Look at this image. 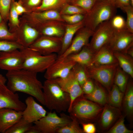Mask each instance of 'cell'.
I'll use <instances>...</instances> for the list:
<instances>
[{
  "mask_svg": "<svg viewBox=\"0 0 133 133\" xmlns=\"http://www.w3.org/2000/svg\"><path fill=\"white\" fill-rule=\"evenodd\" d=\"M37 73L24 69L7 71V86L14 93L19 92L34 97L45 105L43 84L38 79Z\"/></svg>",
  "mask_w": 133,
  "mask_h": 133,
  "instance_id": "1",
  "label": "cell"
},
{
  "mask_svg": "<svg viewBox=\"0 0 133 133\" xmlns=\"http://www.w3.org/2000/svg\"><path fill=\"white\" fill-rule=\"evenodd\" d=\"M42 89L45 106L48 109L59 113L68 110L71 102L69 95L55 81L46 80Z\"/></svg>",
  "mask_w": 133,
  "mask_h": 133,
  "instance_id": "2",
  "label": "cell"
},
{
  "mask_svg": "<svg viewBox=\"0 0 133 133\" xmlns=\"http://www.w3.org/2000/svg\"><path fill=\"white\" fill-rule=\"evenodd\" d=\"M116 8L114 3L96 1L91 10L85 14L84 26L94 31L100 24L110 20L116 15Z\"/></svg>",
  "mask_w": 133,
  "mask_h": 133,
  "instance_id": "3",
  "label": "cell"
},
{
  "mask_svg": "<svg viewBox=\"0 0 133 133\" xmlns=\"http://www.w3.org/2000/svg\"><path fill=\"white\" fill-rule=\"evenodd\" d=\"M83 95L76 99L68 110L70 117L81 124L93 119L102 110L98 105L86 99Z\"/></svg>",
  "mask_w": 133,
  "mask_h": 133,
  "instance_id": "4",
  "label": "cell"
},
{
  "mask_svg": "<svg viewBox=\"0 0 133 133\" xmlns=\"http://www.w3.org/2000/svg\"><path fill=\"white\" fill-rule=\"evenodd\" d=\"M21 50L24 58L22 68L37 73L45 71L58 57L56 53L43 55L29 47Z\"/></svg>",
  "mask_w": 133,
  "mask_h": 133,
  "instance_id": "5",
  "label": "cell"
},
{
  "mask_svg": "<svg viewBox=\"0 0 133 133\" xmlns=\"http://www.w3.org/2000/svg\"><path fill=\"white\" fill-rule=\"evenodd\" d=\"M118 63L100 65L85 66L88 78L93 79L108 89L112 85Z\"/></svg>",
  "mask_w": 133,
  "mask_h": 133,
  "instance_id": "6",
  "label": "cell"
},
{
  "mask_svg": "<svg viewBox=\"0 0 133 133\" xmlns=\"http://www.w3.org/2000/svg\"><path fill=\"white\" fill-rule=\"evenodd\" d=\"M58 116L55 111L48 112L46 115L33 123L41 133H55L58 129L69 124L72 119L64 113Z\"/></svg>",
  "mask_w": 133,
  "mask_h": 133,
  "instance_id": "7",
  "label": "cell"
},
{
  "mask_svg": "<svg viewBox=\"0 0 133 133\" xmlns=\"http://www.w3.org/2000/svg\"><path fill=\"white\" fill-rule=\"evenodd\" d=\"M114 32L110 20L103 22L97 27L94 31L88 45L94 54L108 43Z\"/></svg>",
  "mask_w": 133,
  "mask_h": 133,
  "instance_id": "8",
  "label": "cell"
},
{
  "mask_svg": "<svg viewBox=\"0 0 133 133\" xmlns=\"http://www.w3.org/2000/svg\"><path fill=\"white\" fill-rule=\"evenodd\" d=\"M19 27L13 33L16 41L23 48H28L40 36L37 30L25 19L19 18Z\"/></svg>",
  "mask_w": 133,
  "mask_h": 133,
  "instance_id": "9",
  "label": "cell"
},
{
  "mask_svg": "<svg viewBox=\"0 0 133 133\" xmlns=\"http://www.w3.org/2000/svg\"><path fill=\"white\" fill-rule=\"evenodd\" d=\"M62 38L40 36L29 47L43 55L58 54L61 49Z\"/></svg>",
  "mask_w": 133,
  "mask_h": 133,
  "instance_id": "10",
  "label": "cell"
},
{
  "mask_svg": "<svg viewBox=\"0 0 133 133\" xmlns=\"http://www.w3.org/2000/svg\"><path fill=\"white\" fill-rule=\"evenodd\" d=\"M76 63L67 58H57L45 71L44 77L47 80H55L66 77Z\"/></svg>",
  "mask_w": 133,
  "mask_h": 133,
  "instance_id": "11",
  "label": "cell"
},
{
  "mask_svg": "<svg viewBox=\"0 0 133 133\" xmlns=\"http://www.w3.org/2000/svg\"><path fill=\"white\" fill-rule=\"evenodd\" d=\"M24 60L21 49L0 52V69L7 71L22 69Z\"/></svg>",
  "mask_w": 133,
  "mask_h": 133,
  "instance_id": "12",
  "label": "cell"
},
{
  "mask_svg": "<svg viewBox=\"0 0 133 133\" xmlns=\"http://www.w3.org/2000/svg\"><path fill=\"white\" fill-rule=\"evenodd\" d=\"M106 45L113 52L126 53L127 50L133 46V33L127 29L114 31L111 38Z\"/></svg>",
  "mask_w": 133,
  "mask_h": 133,
  "instance_id": "13",
  "label": "cell"
},
{
  "mask_svg": "<svg viewBox=\"0 0 133 133\" xmlns=\"http://www.w3.org/2000/svg\"><path fill=\"white\" fill-rule=\"evenodd\" d=\"M26 20L37 30L40 36L62 38L64 35L66 24L65 22L51 20L35 22Z\"/></svg>",
  "mask_w": 133,
  "mask_h": 133,
  "instance_id": "14",
  "label": "cell"
},
{
  "mask_svg": "<svg viewBox=\"0 0 133 133\" xmlns=\"http://www.w3.org/2000/svg\"><path fill=\"white\" fill-rule=\"evenodd\" d=\"M93 33V31L86 27L81 28L76 33L69 47L63 54L58 56L57 58H65L79 51L83 47L89 44V39Z\"/></svg>",
  "mask_w": 133,
  "mask_h": 133,
  "instance_id": "15",
  "label": "cell"
},
{
  "mask_svg": "<svg viewBox=\"0 0 133 133\" xmlns=\"http://www.w3.org/2000/svg\"><path fill=\"white\" fill-rule=\"evenodd\" d=\"M26 107L17 93L11 90L5 84L0 85V109L8 108L23 111Z\"/></svg>",
  "mask_w": 133,
  "mask_h": 133,
  "instance_id": "16",
  "label": "cell"
},
{
  "mask_svg": "<svg viewBox=\"0 0 133 133\" xmlns=\"http://www.w3.org/2000/svg\"><path fill=\"white\" fill-rule=\"evenodd\" d=\"M53 80L55 81L63 90L69 95L71 102L69 109L76 99L84 94L72 69L66 77Z\"/></svg>",
  "mask_w": 133,
  "mask_h": 133,
  "instance_id": "17",
  "label": "cell"
},
{
  "mask_svg": "<svg viewBox=\"0 0 133 133\" xmlns=\"http://www.w3.org/2000/svg\"><path fill=\"white\" fill-rule=\"evenodd\" d=\"M26 107L22 111V117L30 123H33L45 116L47 112L32 96L25 100Z\"/></svg>",
  "mask_w": 133,
  "mask_h": 133,
  "instance_id": "18",
  "label": "cell"
},
{
  "mask_svg": "<svg viewBox=\"0 0 133 133\" xmlns=\"http://www.w3.org/2000/svg\"><path fill=\"white\" fill-rule=\"evenodd\" d=\"M22 117V111L8 108L0 109V133L6 131Z\"/></svg>",
  "mask_w": 133,
  "mask_h": 133,
  "instance_id": "19",
  "label": "cell"
},
{
  "mask_svg": "<svg viewBox=\"0 0 133 133\" xmlns=\"http://www.w3.org/2000/svg\"><path fill=\"white\" fill-rule=\"evenodd\" d=\"M21 17L25 19L35 22H41L51 20L64 22L59 12L56 10H50L40 12H26Z\"/></svg>",
  "mask_w": 133,
  "mask_h": 133,
  "instance_id": "20",
  "label": "cell"
},
{
  "mask_svg": "<svg viewBox=\"0 0 133 133\" xmlns=\"http://www.w3.org/2000/svg\"><path fill=\"white\" fill-rule=\"evenodd\" d=\"M118 63L113 52L105 45L96 53L88 66L91 65H108Z\"/></svg>",
  "mask_w": 133,
  "mask_h": 133,
  "instance_id": "21",
  "label": "cell"
},
{
  "mask_svg": "<svg viewBox=\"0 0 133 133\" xmlns=\"http://www.w3.org/2000/svg\"><path fill=\"white\" fill-rule=\"evenodd\" d=\"M84 26L83 20L78 23L73 24L66 23L64 35L62 38L61 50L58 56L64 52L69 46L76 33Z\"/></svg>",
  "mask_w": 133,
  "mask_h": 133,
  "instance_id": "22",
  "label": "cell"
},
{
  "mask_svg": "<svg viewBox=\"0 0 133 133\" xmlns=\"http://www.w3.org/2000/svg\"><path fill=\"white\" fill-rule=\"evenodd\" d=\"M120 115V112L117 108L110 105H106L103 109L100 119L101 126L104 129L108 128Z\"/></svg>",
  "mask_w": 133,
  "mask_h": 133,
  "instance_id": "23",
  "label": "cell"
},
{
  "mask_svg": "<svg viewBox=\"0 0 133 133\" xmlns=\"http://www.w3.org/2000/svg\"><path fill=\"white\" fill-rule=\"evenodd\" d=\"M88 45L83 47L79 52L71 54L66 57L76 63L86 66H89L94 54Z\"/></svg>",
  "mask_w": 133,
  "mask_h": 133,
  "instance_id": "24",
  "label": "cell"
},
{
  "mask_svg": "<svg viewBox=\"0 0 133 133\" xmlns=\"http://www.w3.org/2000/svg\"><path fill=\"white\" fill-rule=\"evenodd\" d=\"M113 52L119 67L124 72L133 78V58L125 53L118 52Z\"/></svg>",
  "mask_w": 133,
  "mask_h": 133,
  "instance_id": "25",
  "label": "cell"
},
{
  "mask_svg": "<svg viewBox=\"0 0 133 133\" xmlns=\"http://www.w3.org/2000/svg\"><path fill=\"white\" fill-rule=\"evenodd\" d=\"M69 1V0H42L40 5L33 11L54 10L59 12L65 5Z\"/></svg>",
  "mask_w": 133,
  "mask_h": 133,
  "instance_id": "26",
  "label": "cell"
},
{
  "mask_svg": "<svg viewBox=\"0 0 133 133\" xmlns=\"http://www.w3.org/2000/svg\"><path fill=\"white\" fill-rule=\"evenodd\" d=\"M84 97L88 100L101 105L107 102L106 94L104 89L97 84L95 85L93 91L91 93L85 95Z\"/></svg>",
  "mask_w": 133,
  "mask_h": 133,
  "instance_id": "27",
  "label": "cell"
},
{
  "mask_svg": "<svg viewBox=\"0 0 133 133\" xmlns=\"http://www.w3.org/2000/svg\"><path fill=\"white\" fill-rule=\"evenodd\" d=\"M124 106L126 114L132 116L133 113V86L132 82L127 85L125 92Z\"/></svg>",
  "mask_w": 133,
  "mask_h": 133,
  "instance_id": "28",
  "label": "cell"
},
{
  "mask_svg": "<svg viewBox=\"0 0 133 133\" xmlns=\"http://www.w3.org/2000/svg\"><path fill=\"white\" fill-rule=\"evenodd\" d=\"M123 96V93L116 85L113 84L109 96L110 105L117 108L120 107Z\"/></svg>",
  "mask_w": 133,
  "mask_h": 133,
  "instance_id": "29",
  "label": "cell"
},
{
  "mask_svg": "<svg viewBox=\"0 0 133 133\" xmlns=\"http://www.w3.org/2000/svg\"><path fill=\"white\" fill-rule=\"evenodd\" d=\"M126 74L118 65L115 74L114 81L115 84L123 93L125 92L127 85L128 77Z\"/></svg>",
  "mask_w": 133,
  "mask_h": 133,
  "instance_id": "30",
  "label": "cell"
},
{
  "mask_svg": "<svg viewBox=\"0 0 133 133\" xmlns=\"http://www.w3.org/2000/svg\"><path fill=\"white\" fill-rule=\"evenodd\" d=\"M19 15L16 11L12 0L10 10L8 26L9 31L13 33L19 27L20 22Z\"/></svg>",
  "mask_w": 133,
  "mask_h": 133,
  "instance_id": "31",
  "label": "cell"
},
{
  "mask_svg": "<svg viewBox=\"0 0 133 133\" xmlns=\"http://www.w3.org/2000/svg\"><path fill=\"white\" fill-rule=\"evenodd\" d=\"M32 125V123L29 122L22 117L5 133H26Z\"/></svg>",
  "mask_w": 133,
  "mask_h": 133,
  "instance_id": "32",
  "label": "cell"
},
{
  "mask_svg": "<svg viewBox=\"0 0 133 133\" xmlns=\"http://www.w3.org/2000/svg\"><path fill=\"white\" fill-rule=\"evenodd\" d=\"M71 118L72 120L69 124L57 129L56 133H84L83 129L79 125L78 122L75 119Z\"/></svg>",
  "mask_w": 133,
  "mask_h": 133,
  "instance_id": "33",
  "label": "cell"
},
{
  "mask_svg": "<svg viewBox=\"0 0 133 133\" xmlns=\"http://www.w3.org/2000/svg\"><path fill=\"white\" fill-rule=\"evenodd\" d=\"M72 70L79 83L82 87L88 78L86 71L85 66L76 63Z\"/></svg>",
  "mask_w": 133,
  "mask_h": 133,
  "instance_id": "34",
  "label": "cell"
},
{
  "mask_svg": "<svg viewBox=\"0 0 133 133\" xmlns=\"http://www.w3.org/2000/svg\"><path fill=\"white\" fill-rule=\"evenodd\" d=\"M61 15H72L77 14H85L87 13L83 9L77 6L68 3L65 5L59 11Z\"/></svg>",
  "mask_w": 133,
  "mask_h": 133,
  "instance_id": "35",
  "label": "cell"
},
{
  "mask_svg": "<svg viewBox=\"0 0 133 133\" xmlns=\"http://www.w3.org/2000/svg\"><path fill=\"white\" fill-rule=\"evenodd\" d=\"M124 116L120 117L115 124L107 132L108 133H132L133 131L128 129L125 126Z\"/></svg>",
  "mask_w": 133,
  "mask_h": 133,
  "instance_id": "36",
  "label": "cell"
},
{
  "mask_svg": "<svg viewBox=\"0 0 133 133\" xmlns=\"http://www.w3.org/2000/svg\"><path fill=\"white\" fill-rule=\"evenodd\" d=\"M111 25L115 31H120L127 29L126 21L120 15H115L110 20Z\"/></svg>",
  "mask_w": 133,
  "mask_h": 133,
  "instance_id": "37",
  "label": "cell"
},
{
  "mask_svg": "<svg viewBox=\"0 0 133 133\" xmlns=\"http://www.w3.org/2000/svg\"><path fill=\"white\" fill-rule=\"evenodd\" d=\"M0 40L16 41L14 33L9 31L7 23L3 20L0 24Z\"/></svg>",
  "mask_w": 133,
  "mask_h": 133,
  "instance_id": "38",
  "label": "cell"
},
{
  "mask_svg": "<svg viewBox=\"0 0 133 133\" xmlns=\"http://www.w3.org/2000/svg\"><path fill=\"white\" fill-rule=\"evenodd\" d=\"M23 48L16 41L0 40V52L21 49Z\"/></svg>",
  "mask_w": 133,
  "mask_h": 133,
  "instance_id": "39",
  "label": "cell"
},
{
  "mask_svg": "<svg viewBox=\"0 0 133 133\" xmlns=\"http://www.w3.org/2000/svg\"><path fill=\"white\" fill-rule=\"evenodd\" d=\"M12 0H0V14L3 20L8 22Z\"/></svg>",
  "mask_w": 133,
  "mask_h": 133,
  "instance_id": "40",
  "label": "cell"
},
{
  "mask_svg": "<svg viewBox=\"0 0 133 133\" xmlns=\"http://www.w3.org/2000/svg\"><path fill=\"white\" fill-rule=\"evenodd\" d=\"M85 14H77L72 15H62L61 16L66 23L73 24L83 21L84 18Z\"/></svg>",
  "mask_w": 133,
  "mask_h": 133,
  "instance_id": "41",
  "label": "cell"
},
{
  "mask_svg": "<svg viewBox=\"0 0 133 133\" xmlns=\"http://www.w3.org/2000/svg\"><path fill=\"white\" fill-rule=\"evenodd\" d=\"M42 0H18L24 7L27 12L33 11L41 4Z\"/></svg>",
  "mask_w": 133,
  "mask_h": 133,
  "instance_id": "42",
  "label": "cell"
},
{
  "mask_svg": "<svg viewBox=\"0 0 133 133\" xmlns=\"http://www.w3.org/2000/svg\"><path fill=\"white\" fill-rule=\"evenodd\" d=\"M95 2V0H74L71 2L72 4L81 8L87 13L91 10Z\"/></svg>",
  "mask_w": 133,
  "mask_h": 133,
  "instance_id": "43",
  "label": "cell"
},
{
  "mask_svg": "<svg viewBox=\"0 0 133 133\" xmlns=\"http://www.w3.org/2000/svg\"><path fill=\"white\" fill-rule=\"evenodd\" d=\"M122 10L126 13L127 15L126 21L127 29L133 33V7L130 5L125 7Z\"/></svg>",
  "mask_w": 133,
  "mask_h": 133,
  "instance_id": "44",
  "label": "cell"
},
{
  "mask_svg": "<svg viewBox=\"0 0 133 133\" xmlns=\"http://www.w3.org/2000/svg\"><path fill=\"white\" fill-rule=\"evenodd\" d=\"M83 93L86 95L91 93L94 90L95 85L90 78H88L81 87Z\"/></svg>",
  "mask_w": 133,
  "mask_h": 133,
  "instance_id": "45",
  "label": "cell"
},
{
  "mask_svg": "<svg viewBox=\"0 0 133 133\" xmlns=\"http://www.w3.org/2000/svg\"><path fill=\"white\" fill-rule=\"evenodd\" d=\"M81 124L84 133H94L96 132V127L93 124L86 123H83Z\"/></svg>",
  "mask_w": 133,
  "mask_h": 133,
  "instance_id": "46",
  "label": "cell"
},
{
  "mask_svg": "<svg viewBox=\"0 0 133 133\" xmlns=\"http://www.w3.org/2000/svg\"><path fill=\"white\" fill-rule=\"evenodd\" d=\"M15 9L19 16H22L27 12L24 7L18 1L12 0Z\"/></svg>",
  "mask_w": 133,
  "mask_h": 133,
  "instance_id": "47",
  "label": "cell"
},
{
  "mask_svg": "<svg viewBox=\"0 0 133 133\" xmlns=\"http://www.w3.org/2000/svg\"><path fill=\"white\" fill-rule=\"evenodd\" d=\"M114 3L117 8L122 10L125 7L131 5L130 0H115Z\"/></svg>",
  "mask_w": 133,
  "mask_h": 133,
  "instance_id": "48",
  "label": "cell"
},
{
  "mask_svg": "<svg viewBox=\"0 0 133 133\" xmlns=\"http://www.w3.org/2000/svg\"><path fill=\"white\" fill-rule=\"evenodd\" d=\"M26 133H41L35 124L32 125Z\"/></svg>",
  "mask_w": 133,
  "mask_h": 133,
  "instance_id": "49",
  "label": "cell"
},
{
  "mask_svg": "<svg viewBox=\"0 0 133 133\" xmlns=\"http://www.w3.org/2000/svg\"><path fill=\"white\" fill-rule=\"evenodd\" d=\"M7 81V78L0 74V85L5 84Z\"/></svg>",
  "mask_w": 133,
  "mask_h": 133,
  "instance_id": "50",
  "label": "cell"
},
{
  "mask_svg": "<svg viewBox=\"0 0 133 133\" xmlns=\"http://www.w3.org/2000/svg\"><path fill=\"white\" fill-rule=\"evenodd\" d=\"M126 54L133 57V46L129 48L127 50Z\"/></svg>",
  "mask_w": 133,
  "mask_h": 133,
  "instance_id": "51",
  "label": "cell"
},
{
  "mask_svg": "<svg viewBox=\"0 0 133 133\" xmlns=\"http://www.w3.org/2000/svg\"><path fill=\"white\" fill-rule=\"evenodd\" d=\"M115 0H95L96 1H108L114 3ZM115 4V3H114Z\"/></svg>",
  "mask_w": 133,
  "mask_h": 133,
  "instance_id": "52",
  "label": "cell"
},
{
  "mask_svg": "<svg viewBox=\"0 0 133 133\" xmlns=\"http://www.w3.org/2000/svg\"><path fill=\"white\" fill-rule=\"evenodd\" d=\"M3 20L2 17L0 14V24L2 22Z\"/></svg>",
  "mask_w": 133,
  "mask_h": 133,
  "instance_id": "53",
  "label": "cell"
},
{
  "mask_svg": "<svg viewBox=\"0 0 133 133\" xmlns=\"http://www.w3.org/2000/svg\"><path fill=\"white\" fill-rule=\"evenodd\" d=\"M131 5L133 7V0H130Z\"/></svg>",
  "mask_w": 133,
  "mask_h": 133,
  "instance_id": "54",
  "label": "cell"
},
{
  "mask_svg": "<svg viewBox=\"0 0 133 133\" xmlns=\"http://www.w3.org/2000/svg\"><path fill=\"white\" fill-rule=\"evenodd\" d=\"M69 0L70 1L72 2V1H73V0Z\"/></svg>",
  "mask_w": 133,
  "mask_h": 133,
  "instance_id": "55",
  "label": "cell"
}]
</instances>
